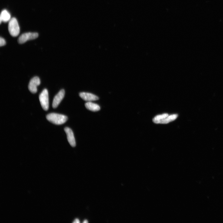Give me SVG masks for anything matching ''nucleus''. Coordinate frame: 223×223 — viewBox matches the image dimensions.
I'll return each instance as SVG.
<instances>
[{
    "mask_svg": "<svg viewBox=\"0 0 223 223\" xmlns=\"http://www.w3.org/2000/svg\"><path fill=\"white\" fill-rule=\"evenodd\" d=\"M39 99L42 107L47 111L49 107L48 93L47 90L44 89L40 94Z\"/></svg>",
    "mask_w": 223,
    "mask_h": 223,
    "instance_id": "obj_3",
    "label": "nucleus"
},
{
    "mask_svg": "<svg viewBox=\"0 0 223 223\" xmlns=\"http://www.w3.org/2000/svg\"><path fill=\"white\" fill-rule=\"evenodd\" d=\"M11 15L6 10H2L0 14V22L1 23L2 21L6 22L10 20L11 19Z\"/></svg>",
    "mask_w": 223,
    "mask_h": 223,
    "instance_id": "obj_10",
    "label": "nucleus"
},
{
    "mask_svg": "<svg viewBox=\"0 0 223 223\" xmlns=\"http://www.w3.org/2000/svg\"><path fill=\"white\" fill-rule=\"evenodd\" d=\"M40 80L37 77H35L30 81L28 85L29 90L32 93H35L37 91V86L40 85Z\"/></svg>",
    "mask_w": 223,
    "mask_h": 223,
    "instance_id": "obj_5",
    "label": "nucleus"
},
{
    "mask_svg": "<svg viewBox=\"0 0 223 223\" xmlns=\"http://www.w3.org/2000/svg\"><path fill=\"white\" fill-rule=\"evenodd\" d=\"M65 91L62 89L54 97L52 103V107L53 108H56L59 104L64 97Z\"/></svg>",
    "mask_w": 223,
    "mask_h": 223,
    "instance_id": "obj_6",
    "label": "nucleus"
},
{
    "mask_svg": "<svg viewBox=\"0 0 223 223\" xmlns=\"http://www.w3.org/2000/svg\"><path fill=\"white\" fill-rule=\"evenodd\" d=\"M6 44V41L5 39L2 37H0V46H3L5 45Z\"/></svg>",
    "mask_w": 223,
    "mask_h": 223,
    "instance_id": "obj_13",
    "label": "nucleus"
},
{
    "mask_svg": "<svg viewBox=\"0 0 223 223\" xmlns=\"http://www.w3.org/2000/svg\"><path fill=\"white\" fill-rule=\"evenodd\" d=\"M88 222V221L87 220H84L83 222V223H87Z\"/></svg>",
    "mask_w": 223,
    "mask_h": 223,
    "instance_id": "obj_15",
    "label": "nucleus"
},
{
    "mask_svg": "<svg viewBox=\"0 0 223 223\" xmlns=\"http://www.w3.org/2000/svg\"><path fill=\"white\" fill-rule=\"evenodd\" d=\"M86 108L88 110L93 112H96L99 111L100 108L97 104L93 103L91 102H88L85 104Z\"/></svg>",
    "mask_w": 223,
    "mask_h": 223,
    "instance_id": "obj_9",
    "label": "nucleus"
},
{
    "mask_svg": "<svg viewBox=\"0 0 223 223\" xmlns=\"http://www.w3.org/2000/svg\"><path fill=\"white\" fill-rule=\"evenodd\" d=\"M169 115L167 113H164L156 116L153 119V121L155 123L158 124L159 121L167 117Z\"/></svg>",
    "mask_w": 223,
    "mask_h": 223,
    "instance_id": "obj_12",
    "label": "nucleus"
},
{
    "mask_svg": "<svg viewBox=\"0 0 223 223\" xmlns=\"http://www.w3.org/2000/svg\"><path fill=\"white\" fill-rule=\"evenodd\" d=\"M8 30L10 34L13 37L17 36L20 32V27L17 21L15 18L13 17L9 20L8 25Z\"/></svg>",
    "mask_w": 223,
    "mask_h": 223,
    "instance_id": "obj_2",
    "label": "nucleus"
},
{
    "mask_svg": "<svg viewBox=\"0 0 223 223\" xmlns=\"http://www.w3.org/2000/svg\"><path fill=\"white\" fill-rule=\"evenodd\" d=\"M79 95L80 97L83 100L87 102L95 101L99 99L97 96L90 93L81 92Z\"/></svg>",
    "mask_w": 223,
    "mask_h": 223,
    "instance_id": "obj_8",
    "label": "nucleus"
},
{
    "mask_svg": "<svg viewBox=\"0 0 223 223\" xmlns=\"http://www.w3.org/2000/svg\"><path fill=\"white\" fill-rule=\"evenodd\" d=\"M38 34L37 33L28 32L21 34L19 37L18 42L20 44H23L28 40L37 38Z\"/></svg>",
    "mask_w": 223,
    "mask_h": 223,
    "instance_id": "obj_4",
    "label": "nucleus"
},
{
    "mask_svg": "<svg viewBox=\"0 0 223 223\" xmlns=\"http://www.w3.org/2000/svg\"><path fill=\"white\" fill-rule=\"evenodd\" d=\"M64 130L67 136V139L70 145L72 147L76 146V143L73 131L70 128L66 127Z\"/></svg>",
    "mask_w": 223,
    "mask_h": 223,
    "instance_id": "obj_7",
    "label": "nucleus"
},
{
    "mask_svg": "<svg viewBox=\"0 0 223 223\" xmlns=\"http://www.w3.org/2000/svg\"><path fill=\"white\" fill-rule=\"evenodd\" d=\"M46 119L50 122L55 125H60L65 123L68 120V117L64 115L52 113L46 116Z\"/></svg>",
    "mask_w": 223,
    "mask_h": 223,
    "instance_id": "obj_1",
    "label": "nucleus"
},
{
    "mask_svg": "<svg viewBox=\"0 0 223 223\" xmlns=\"http://www.w3.org/2000/svg\"><path fill=\"white\" fill-rule=\"evenodd\" d=\"M177 116L178 115L176 114H172L168 116L167 117L160 120L159 121L158 124L160 123L165 124L168 123L170 122L175 120L177 118Z\"/></svg>",
    "mask_w": 223,
    "mask_h": 223,
    "instance_id": "obj_11",
    "label": "nucleus"
},
{
    "mask_svg": "<svg viewBox=\"0 0 223 223\" xmlns=\"http://www.w3.org/2000/svg\"><path fill=\"white\" fill-rule=\"evenodd\" d=\"M73 223H79L80 222V221L79 219L78 218H76L75 219Z\"/></svg>",
    "mask_w": 223,
    "mask_h": 223,
    "instance_id": "obj_14",
    "label": "nucleus"
}]
</instances>
